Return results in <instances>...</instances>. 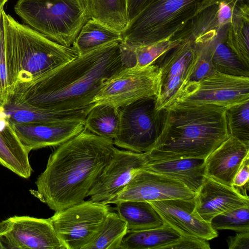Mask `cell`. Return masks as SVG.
Returning <instances> with one entry per match:
<instances>
[{"mask_svg": "<svg viewBox=\"0 0 249 249\" xmlns=\"http://www.w3.org/2000/svg\"><path fill=\"white\" fill-rule=\"evenodd\" d=\"M14 10L33 30L67 47L92 18L90 0H18Z\"/></svg>", "mask_w": 249, "mask_h": 249, "instance_id": "8992f818", "label": "cell"}, {"mask_svg": "<svg viewBox=\"0 0 249 249\" xmlns=\"http://www.w3.org/2000/svg\"><path fill=\"white\" fill-rule=\"evenodd\" d=\"M207 241L196 236L180 235L179 239L167 249H210Z\"/></svg>", "mask_w": 249, "mask_h": 249, "instance_id": "836d02e7", "label": "cell"}, {"mask_svg": "<svg viewBox=\"0 0 249 249\" xmlns=\"http://www.w3.org/2000/svg\"><path fill=\"white\" fill-rule=\"evenodd\" d=\"M156 96L141 98L119 108L118 147L139 153L150 150L161 129L163 110L156 109Z\"/></svg>", "mask_w": 249, "mask_h": 249, "instance_id": "52a82bcc", "label": "cell"}, {"mask_svg": "<svg viewBox=\"0 0 249 249\" xmlns=\"http://www.w3.org/2000/svg\"><path fill=\"white\" fill-rule=\"evenodd\" d=\"M148 159L146 153L115 148L89 196L92 201L108 204L140 170Z\"/></svg>", "mask_w": 249, "mask_h": 249, "instance_id": "4fadbf2b", "label": "cell"}, {"mask_svg": "<svg viewBox=\"0 0 249 249\" xmlns=\"http://www.w3.org/2000/svg\"><path fill=\"white\" fill-rule=\"evenodd\" d=\"M248 155L249 145L230 136L205 158V176L232 187L233 178Z\"/></svg>", "mask_w": 249, "mask_h": 249, "instance_id": "ac0fdd59", "label": "cell"}, {"mask_svg": "<svg viewBox=\"0 0 249 249\" xmlns=\"http://www.w3.org/2000/svg\"><path fill=\"white\" fill-rule=\"evenodd\" d=\"M228 0H148L122 32L124 45L144 46L169 40L208 7Z\"/></svg>", "mask_w": 249, "mask_h": 249, "instance_id": "5b68a950", "label": "cell"}, {"mask_svg": "<svg viewBox=\"0 0 249 249\" xmlns=\"http://www.w3.org/2000/svg\"><path fill=\"white\" fill-rule=\"evenodd\" d=\"M230 24L221 26L215 37L212 58L213 68L218 72L228 75L249 77V70L226 43Z\"/></svg>", "mask_w": 249, "mask_h": 249, "instance_id": "484cf974", "label": "cell"}, {"mask_svg": "<svg viewBox=\"0 0 249 249\" xmlns=\"http://www.w3.org/2000/svg\"><path fill=\"white\" fill-rule=\"evenodd\" d=\"M28 154L16 135L14 123L0 106V164L28 178L32 172Z\"/></svg>", "mask_w": 249, "mask_h": 249, "instance_id": "d6986e66", "label": "cell"}, {"mask_svg": "<svg viewBox=\"0 0 249 249\" xmlns=\"http://www.w3.org/2000/svg\"><path fill=\"white\" fill-rule=\"evenodd\" d=\"M198 59L195 43L182 41L162 54L155 61L160 72L159 90L156 99V109L170 106L190 79Z\"/></svg>", "mask_w": 249, "mask_h": 249, "instance_id": "8fae6325", "label": "cell"}, {"mask_svg": "<svg viewBox=\"0 0 249 249\" xmlns=\"http://www.w3.org/2000/svg\"><path fill=\"white\" fill-rule=\"evenodd\" d=\"M196 194L176 179L143 168L108 204L124 200L152 202L189 199L194 198Z\"/></svg>", "mask_w": 249, "mask_h": 249, "instance_id": "5bb4252c", "label": "cell"}, {"mask_svg": "<svg viewBox=\"0 0 249 249\" xmlns=\"http://www.w3.org/2000/svg\"><path fill=\"white\" fill-rule=\"evenodd\" d=\"M180 237L177 231L164 223L157 228L128 231L120 249H167Z\"/></svg>", "mask_w": 249, "mask_h": 249, "instance_id": "44dd1931", "label": "cell"}, {"mask_svg": "<svg viewBox=\"0 0 249 249\" xmlns=\"http://www.w3.org/2000/svg\"><path fill=\"white\" fill-rule=\"evenodd\" d=\"M115 148L113 139L85 128L50 155L34 195L55 212L84 201Z\"/></svg>", "mask_w": 249, "mask_h": 249, "instance_id": "7a4b0ae2", "label": "cell"}, {"mask_svg": "<svg viewBox=\"0 0 249 249\" xmlns=\"http://www.w3.org/2000/svg\"><path fill=\"white\" fill-rule=\"evenodd\" d=\"M6 62L7 93L17 83L28 82L74 59L72 47L57 43L16 21L1 7Z\"/></svg>", "mask_w": 249, "mask_h": 249, "instance_id": "277c9868", "label": "cell"}, {"mask_svg": "<svg viewBox=\"0 0 249 249\" xmlns=\"http://www.w3.org/2000/svg\"><path fill=\"white\" fill-rule=\"evenodd\" d=\"M226 240L230 249H249V231L239 232Z\"/></svg>", "mask_w": 249, "mask_h": 249, "instance_id": "e575fe53", "label": "cell"}, {"mask_svg": "<svg viewBox=\"0 0 249 249\" xmlns=\"http://www.w3.org/2000/svg\"><path fill=\"white\" fill-rule=\"evenodd\" d=\"M249 206L242 207L218 214L210 224L215 230H230L237 232L249 231Z\"/></svg>", "mask_w": 249, "mask_h": 249, "instance_id": "4dcf8cb0", "label": "cell"}, {"mask_svg": "<svg viewBox=\"0 0 249 249\" xmlns=\"http://www.w3.org/2000/svg\"><path fill=\"white\" fill-rule=\"evenodd\" d=\"M249 155L246 156L236 173L232 183V187L241 195L249 197Z\"/></svg>", "mask_w": 249, "mask_h": 249, "instance_id": "d6a6232c", "label": "cell"}, {"mask_svg": "<svg viewBox=\"0 0 249 249\" xmlns=\"http://www.w3.org/2000/svg\"><path fill=\"white\" fill-rule=\"evenodd\" d=\"M122 40V33L91 18L83 27L72 46L79 55H82L107 44Z\"/></svg>", "mask_w": 249, "mask_h": 249, "instance_id": "d4e9b609", "label": "cell"}, {"mask_svg": "<svg viewBox=\"0 0 249 249\" xmlns=\"http://www.w3.org/2000/svg\"><path fill=\"white\" fill-rule=\"evenodd\" d=\"M128 231L126 222L117 213L110 211L98 233L84 249H120Z\"/></svg>", "mask_w": 249, "mask_h": 249, "instance_id": "f1b7e54d", "label": "cell"}, {"mask_svg": "<svg viewBox=\"0 0 249 249\" xmlns=\"http://www.w3.org/2000/svg\"><path fill=\"white\" fill-rule=\"evenodd\" d=\"M160 77L159 69L155 63L125 68L106 82L92 103L120 108L142 98L157 96Z\"/></svg>", "mask_w": 249, "mask_h": 249, "instance_id": "30bf717a", "label": "cell"}, {"mask_svg": "<svg viewBox=\"0 0 249 249\" xmlns=\"http://www.w3.org/2000/svg\"><path fill=\"white\" fill-rule=\"evenodd\" d=\"M111 209L108 204L83 201L49 218L66 249H84L92 241Z\"/></svg>", "mask_w": 249, "mask_h": 249, "instance_id": "ba28073f", "label": "cell"}, {"mask_svg": "<svg viewBox=\"0 0 249 249\" xmlns=\"http://www.w3.org/2000/svg\"><path fill=\"white\" fill-rule=\"evenodd\" d=\"M215 37L204 43L195 44L198 53V59L189 81L199 80L214 70L212 65V58Z\"/></svg>", "mask_w": 249, "mask_h": 249, "instance_id": "1f68e13d", "label": "cell"}, {"mask_svg": "<svg viewBox=\"0 0 249 249\" xmlns=\"http://www.w3.org/2000/svg\"><path fill=\"white\" fill-rule=\"evenodd\" d=\"M228 2L231 4L232 8L235 6L249 5V0H228Z\"/></svg>", "mask_w": 249, "mask_h": 249, "instance_id": "74e56055", "label": "cell"}, {"mask_svg": "<svg viewBox=\"0 0 249 249\" xmlns=\"http://www.w3.org/2000/svg\"><path fill=\"white\" fill-rule=\"evenodd\" d=\"M163 222L180 235L196 236L206 240L216 237L218 233L210 223L204 220L195 208L194 198H176L149 202Z\"/></svg>", "mask_w": 249, "mask_h": 249, "instance_id": "9a60e30c", "label": "cell"}, {"mask_svg": "<svg viewBox=\"0 0 249 249\" xmlns=\"http://www.w3.org/2000/svg\"><path fill=\"white\" fill-rule=\"evenodd\" d=\"M0 249H66L47 219L14 216L0 222Z\"/></svg>", "mask_w": 249, "mask_h": 249, "instance_id": "7c38bea8", "label": "cell"}, {"mask_svg": "<svg viewBox=\"0 0 249 249\" xmlns=\"http://www.w3.org/2000/svg\"><path fill=\"white\" fill-rule=\"evenodd\" d=\"M163 110L161 131L146 153L147 162L205 159L230 137L224 107L174 103Z\"/></svg>", "mask_w": 249, "mask_h": 249, "instance_id": "3957f363", "label": "cell"}, {"mask_svg": "<svg viewBox=\"0 0 249 249\" xmlns=\"http://www.w3.org/2000/svg\"><path fill=\"white\" fill-rule=\"evenodd\" d=\"M249 100V77L214 70L199 80L187 82L172 104L211 105L226 108Z\"/></svg>", "mask_w": 249, "mask_h": 249, "instance_id": "9c48e42d", "label": "cell"}, {"mask_svg": "<svg viewBox=\"0 0 249 249\" xmlns=\"http://www.w3.org/2000/svg\"><path fill=\"white\" fill-rule=\"evenodd\" d=\"M233 8L227 1H222L218 4L217 17L220 26L231 22Z\"/></svg>", "mask_w": 249, "mask_h": 249, "instance_id": "d590c367", "label": "cell"}, {"mask_svg": "<svg viewBox=\"0 0 249 249\" xmlns=\"http://www.w3.org/2000/svg\"><path fill=\"white\" fill-rule=\"evenodd\" d=\"M125 68L120 42L110 43L29 81L16 83L7 94L4 108L81 109L93 104V98L106 82Z\"/></svg>", "mask_w": 249, "mask_h": 249, "instance_id": "6da1fadb", "label": "cell"}, {"mask_svg": "<svg viewBox=\"0 0 249 249\" xmlns=\"http://www.w3.org/2000/svg\"><path fill=\"white\" fill-rule=\"evenodd\" d=\"M94 105L91 104L81 109L68 111H52L25 107L4 109L14 124L84 122L87 115Z\"/></svg>", "mask_w": 249, "mask_h": 249, "instance_id": "7402d4cb", "label": "cell"}, {"mask_svg": "<svg viewBox=\"0 0 249 249\" xmlns=\"http://www.w3.org/2000/svg\"><path fill=\"white\" fill-rule=\"evenodd\" d=\"M116 213L126 223L128 231L160 227L163 221L149 202L124 200L115 203Z\"/></svg>", "mask_w": 249, "mask_h": 249, "instance_id": "603a6c76", "label": "cell"}, {"mask_svg": "<svg viewBox=\"0 0 249 249\" xmlns=\"http://www.w3.org/2000/svg\"><path fill=\"white\" fill-rule=\"evenodd\" d=\"M128 23L143 9L148 0H126Z\"/></svg>", "mask_w": 249, "mask_h": 249, "instance_id": "8d00e7d4", "label": "cell"}, {"mask_svg": "<svg viewBox=\"0 0 249 249\" xmlns=\"http://www.w3.org/2000/svg\"><path fill=\"white\" fill-rule=\"evenodd\" d=\"M7 1L8 0H0V9L1 7L4 6Z\"/></svg>", "mask_w": 249, "mask_h": 249, "instance_id": "f35d334b", "label": "cell"}, {"mask_svg": "<svg viewBox=\"0 0 249 249\" xmlns=\"http://www.w3.org/2000/svg\"><path fill=\"white\" fill-rule=\"evenodd\" d=\"M84 124L91 133L113 140L119 129V108L105 104L94 105L87 115Z\"/></svg>", "mask_w": 249, "mask_h": 249, "instance_id": "4316f807", "label": "cell"}, {"mask_svg": "<svg viewBox=\"0 0 249 249\" xmlns=\"http://www.w3.org/2000/svg\"><path fill=\"white\" fill-rule=\"evenodd\" d=\"M194 199L196 212L204 220L209 223L218 214L249 206V197L206 176Z\"/></svg>", "mask_w": 249, "mask_h": 249, "instance_id": "e0dca14e", "label": "cell"}, {"mask_svg": "<svg viewBox=\"0 0 249 249\" xmlns=\"http://www.w3.org/2000/svg\"><path fill=\"white\" fill-rule=\"evenodd\" d=\"M14 124L17 136L28 153L46 147L58 146L86 128L83 122Z\"/></svg>", "mask_w": 249, "mask_h": 249, "instance_id": "2e32d148", "label": "cell"}, {"mask_svg": "<svg viewBox=\"0 0 249 249\" xmlns=\"http://www.w3.org/2000/svg\"><path fill=\"white\" fill-rule=\"evenodd\" d=\"M205 159L179 158L147 162L144 168L176 179L196 193L205 176Z\"/></svg>", "mask_w": 249, "mask_h": 249, "instance_id": "ffe728a7", "label": "cell"}, {"mask_svg": "<svg viewBox=\"0 0 249 249\" xmlns=\"http://www.w3.org/2000/svg\"><path fill=\"white\" fill-rule=\"evenodd\" d=\"M92 18L122 33L128 24L126 0H90Z\"/></svg>", "mask_w": 249, "mask_h": 249, "instance_id": "83f0119b", "label": "cell"}, {"mask_svg": "<svg viewBox=\"0 0 249 249\" xmlns=\"http://www.w3.org/2000/svg\"><path fill=\"white\" fill-rule=\"evenodd\" d=\"M230 136L249 145V100L225 108Z\"/></svg>", "mask_w": 249, "mask_h": 249, "instance_id": "f546056e", "label": "cell"}, {"mask_svg": "<svg viewBox=\"0 0 249 249\" xmlns=\"http://www.w3.org/2000/svg\"><path fill=\"white\" fill-rule=\"evenodd\" d=\"M226 43L249 70V5L233 8Z\"/></svg>", "mask_w": 249, "mask_h": 249, "instance_id": "cb8c5ba5", "label": "cell"}]
</instances>
